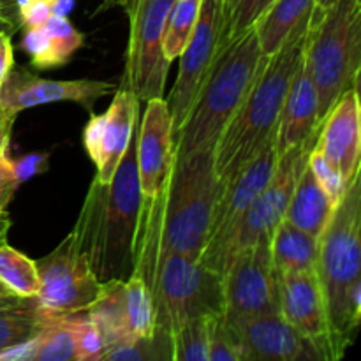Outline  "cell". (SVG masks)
<instances>
[{
    "instance_id": "d6a6232c",
    "label": "cell",
    "mask_w": 361,
    "mask_h": 361,
    "mask_svg": "<svg viewBox=\"0 0 361 361\" xmlns=\"http://www.w3.org/2000/svg\"><path fill=\"white\" fill-rule=\"evenodd\" d=\"M210 317H194L171 331L173 361H208Z\"/></svg>"
},
{
    "instance_id": "4316f807",
    "label": "cell",
    "mask_w": 361,
    "mask_h": 361,
    "mask_svg": "<svg viewBox=\"0 0 361 361\" xmlns=\"http://www.w3.org/2000/svg\"><path fill=\"white\" fill-rule=\"evenodd\" d=\"M0 282L20 298H35L39 274L35 261L21 254L7 242L0 243Z\"/></svg>"
},
{
    "instance_id": "ab89813d",
    "label": "cell",
    "mask_w": 361,
    "mask_h": 361,
    "mask_svg": "<svg viewBox=\"0 0 361 361\" xmlns=\"http://www.w3.org/2000/svg\"><path fill=\"white\" fill-rule=\"evenodd\" d=\"M14 116L6 115V113L0 109V147L11 143V130H13Z\"/></svg>"
},
{
    "instance_id": "3957f363",
    "label": "cell",
    "mask_w": 361,
    "mask_h": 361,
    "mask_svg": "<svg viewBox=\"0 0 361 361\" xmlns=\"http://www.w3.org/2000/svg\"><path fill=\"white\" fill-rule=\"evenodd\" d=\"M316 275L337 361L351 348L360 328L356 296L361 288V171L335 203L317 236Z\"/></svg>"
},
{
    "instance_id": "836d02e7",
    "label": "cell",
    "mask_w": 361,
    "mask_h": 361,
    "mask_svg": "<svg viewBox=\"0 0 361 361\" xmlns=\"http://www.w3.org/2000/svg\"><path fill=\"white\" fill-rule=\"evenodd\" d=\"M74 0H16L18 23L23 28L46 23L51 16H67Z\"/></svg>"
},
{
    "instance_id": "9c48e42d",
    "label": "cell",
    "mask_w": 361,
    "mask_h": 361,
    "mask_svg": "<svg viewBox=\"0 0 361 361\" xmlns=\"http://www.w3.org/2000/svg\"><path fill=\"white\" fill-rule=\"evenodd\" d=\"M173 2L175 0H129L123 6L129 14L130 32L122 85L130 88L140 101L164 97L171 63L164 53V30Z\"/></svg>"
},
{
    "instance_id": "4fadbf2b",
    "label": "cell",
    "mask_w": 361,
    "mask_h": 361,
    "mask_svg": "<svg viewBox=\"0 0 361 361\" xmlns=\"http://www.w3.org/2000/svg\"><path fill=\"white\" fill-rule=\"evenodd\" d=\"M277 162L279 148L277 134H275L249 164L243 166L228 180L219 182L214 214H212L210 229H208V242L200 257L201 263L207 264L219 252L247 208L268 185L277 168Z\"/></svg>"
},
{
    "instance_id": "ba28073f",
    "label": "cell",
    "mask_w": 361,
    "mask_h": 361,
    "mask_svg": "<svg viewBox=\"0 0 361 361\" xmlns=\"http://www.w3.org/2000/svg\"><path fill=\"white\" fill-rule=\"evenodd\" d=\"M314 145H316V141H310L302 147L289 148L288 152L279 155L277 168H275V173L268 185L261 190L259 196L247 208V212L242 215L231 235L222 243L219 252L204 267L224 277L233 257L240 250L261 242H270L275 228L284 219L289 200H291V194L295 190L296 180L309 162V155Z\"/></svg>"
},
{
    "instance_id": "9a60e30c",
    "label": "cell",
    "mask_w": 361,
    "mask_h": 361,
    "mask_svg": "<svg viewBox=\"0 0 361 361\" xmlns=\"http://www.w3.org/2000/svg\"><path fill=\"white\" fill-rule=\"evenodd\" d=\"M115 90L101 80H46L21 67H13L0 85V109L16 118L18 113L51 102H76L92 111L99 99Z\"/></svg>"
},
{
    "instance_id": "f1b7e54d",
    "label": "cell",
    "mask_w": 361,
    "mask_h": 361,
    "mask_svg": "<svg viewBox=\"0 0 361 361\" xmlns=\"http://www.w3.org/2000/svg\"><path fill=\"white\" fill-rule=\"evenodd\" d=\"M126 309L127 324L133 341L148 338L155 334V309L150 289L140 275L133 274L126 279Z\"/></svg>"
},
{
    "instance_id": "ac0fdd59",
    "label": "cell",
    "mask_w": 361,
    "mask_h": 361,
    "mask_svg": "<svg viewBox=\"0 0 361 361\" xmlns=\"http://www.w3.org/2000/svg\"><path fill=\"white\" fill-rule=\"evenodd\" d=\"M281 316L316 349L323 361H334L326 309L316 270L279 275Z\"/></svg>"
},
{
    "instance_id": "8fae6325",
    "label": "cell",
    "mask_w": 361,
    "mask_h": 361,
    "mask_svg": "<svg viewBox=\"0 0 361 361\" xmlns=\"http://www.w3.org/2000/svg\"><path fill=\"white\" fill-rule=\"evenodd\" d=\"M222 27H224V0H201L196 28L180 55V69L169 92L168 108L171 113L175 133L189 115L204 81L222 51Z\"/></svg>"
},
{
    "instance_id": "cb8c5ba5",
    "label": "cell",
    "mask_w": 361,
    "mask_h": 361,
    "mask_svg": "<svg viewBox=\"0 0 361 361\" xmlns=\"http://www.w3.org/2000/svg\"><path fill=\"white\" fill-rule=\"evenodd\" d=\"M270 252L279 275L314 271L317 263V236L282 219L271 235Z\"/></svg>"
},
{
    "instance_id": "1f68e13d",
    "label": "cell",
    "mask_w": 361,
    "mask_h": 361,
    "mask_svg": "<svg viewBox=\"0 0 361 361\" xmlns=\"http://www.w3.org/2000/svg\"><path fill=\"white\" fill-rule=\"evenodd\" d=\"M74 338V361H99L106 353L104 335L87 310L62 316Z\"/></svg>"
},
{
    "instance_id": "5b68a950",
    "label": "cell",
    "mask_w": 361,
    "mask_h": 361,
    "mask_svg": "<svg viewBox=\"0 0 361 361\" xmlns=\"http://www.w3.org/2000/svg\"><path fill=\"white\" fill-rule=\"evenodd\" d=\"M267 60L254 28L219 53L189 115L175 133V157L215 150Z\"/></svg>"
},
{
    "instance_id": "d6986e66",
    "label": "cell",
    "mask_w": 361,
    "mask_h": 361,
    "mask_svg": "<svg viewBox=\"0 0 361 361\" xmlns=\"http://www.w3.org/2000/svg\"><path fill=\"white\" fill-rule=\"evenodd\" d=\"M314 150L345 185L361 171V106L349 88L319 126Z\"/></svg>"
},
{
    "instance_id": "8992f818",
    "label": "cell",
    "mask_w": 361,
    "mask_h": 361,
    "mask_svg": "<svg viewBox=\"0 0 361 361\" xmlns=\"http://www.w3.org/2000/svg\"><path fill=\"white\" fill-rule=\"evenodd\" d=\"M305 63L316 83L323 122L335 102L353 88L361 67V0H337L323 13L314 11Z\"/></svg>"
},
{
    "instance_id": "6da1fadb",
    "label": "cell",
    "mask_w": 361,
    "mask_h": 361,
    "mask_svg": "<svg viewBox=\"0 0 361 361\" xmlns=\"http://www.w3.org/2000/svg\"><path fill=\"white\" fill-rule=\"evenodd\" d=\"M217 190L214 152L175 157L164 192L141 207L134 274H143L161 254L178 252L200 259Z\"/></svg>"
},
{
    "instance_id": "ee69618b",
    "label": "cell",
    "mask_w": 361,
    "mask_h": 361,
    "mask_svg": "<svg viewBox=\"0 0 361 361\" xmlns=\"http://www.w3.org/2000/svg\"><path fill=\"white\" fill-rule=\"evenodd\" d=\"M129 0H104L101 9H106V7H113V6H126Z\"/></svg>"
},
{
    "instance_id": "e0dca14e",
    "label": "cell",
    "mask_w": 361,
    "mask_h": 361,
    "mask_svg": "<svg viewBox=\"0 0 361 361\" xmlns=\"http://www.w3.org/2000/svg\"><path fill=\"white\" fill-rule=\"evenodd\" d=\"M226 317L243 361H300L321 360L316 349L281 316L233 319Z\"/></svg>"
},
{
    "instance_id": "f546056e",
    "label": "cell",
    "mask_w": 361,
    "mask_h": 361,
    "mask_svg": "<svg viewBox=\"0 0 361 361\" xmlns=\"http://www.w3.org/2000/svg\"><path fill=\"white\" fill-rule=\"evenodd\" d=\"M201 0H175L168 13L164 30V53L166 59L173 62L182 55L196 28L200 18Z\"/></svg>"
},
{
    "instance_id": "603a6c76",
    "label": "cell",
    "mask_w": 361,
    "mask_h": 361,
    "mask_svg": "<svg viewBox=\"0 0 361 361\" xmlns=\"http://www.w3.org/2000/svg\"><path fill=\"white\" fill-rule=\"evenodd\" d=\"M316 0H275L254 30L267 56L274 55L296 28L310 23Z\"/></svg>"
},
{
    "instance_id": "74e56055",
    "label": "cell",
    "mask_w": 361,
    "mask_h": 361,
    "mask_svg": "<svg viewBox=\"0 0 361 361\" xmlns=\"http://www.w3.org/2000/svg\"><path fill=\"white\" fill-rule=\"evenodd\" d=\"M9 32H0V85L14 67V49Z\"/></svg>"
},
{
    "instance_id": "2e32d148",
    "label": "cell",
    "mask_w": 361,
    "mask_h": 361,
    "mask_svg": "<svg viewBox=\"0 0 361 361\" xmlns=\"http://www.w3.org/2000/svg\"><path fill=\"white\" fill-rule=\"evenodd\" d=\"M136 137V162L143 203L164 192L175 162V127L164 97L147 101Z\"/></svg>"
},
{
    "instance_id": "484cf974",
    "label": "cell",
    "mask_w": 361,
    "mask_h": 361,
    "mask_svg": "<svg viewBox=\"0 0 361 361\" xmlns=\"http://www.w3.org/2000/svg\"><path fill=\"white\" fill-rule=\"evenodd\" d=\"M48 321L37 300L30 298L23 305L0 310V355L14 345L34 338Z\"/></svg>"
},
{
    "instance_id": "277c9868",
    "label": "cell",
    "mask_w": 361,
    "mask_h": 361,
    "mask_svg": "<svg viewBox=\"0 0 361 361\" xmlns=\"http://www.w3.org/2000/svg\"><path fill=\"white\" fill-rule=\"evenodd\" d=\"M309 28L310 23L296 28L288 41L268 56L267 66L245 101L219 137L214 150V168L219 182L228 180L249 164L270 137L277 134L279 116L289 85L305 55Z\"/></svg>"
},
{
    "instance_id": "7c38bea8",
    "label": "cell",
    "mask_w": 361,
    "mask_h": 361,
    "mask_svg": "<svg viewBox=\"0 0 361 361\" xmlns=\"http://www.w3.org/2000/svg\"><path fill=\"white\" fill-rule=\"evenodd\" d=\"M224 314L233 319L281 314L279 274L271 263L270 242L245 247L233 257L222 277Z\"/></svg>"
},
{
    "instance_id": "44dd1931",
    "label": "cell",
    "mask_w": 361,
    "mask_h": 361,
    "mask_svg": "<svg viewBox=\"0 0 361 361\" xmlns=\"http://www.w3.org/2000/svg\"><path fill=\"white\" fill-rule=\"evenodd\" d=\"M83 44V34L67 16H51L46 23L23 28L21 48L37 69L63 66Z\"/></svg>"
},
{
    "instance_id": "30bf717a",
    "label": "cell",
    "mask_w": 361,
    "mask_h": 361,
    "mask_svg": "<svg viewBox=\"0 0 361 361\" xmlns=\"http://www.w3.org/2000/svg\"><path fill=\"white\" fill-rule=\"evenodd\" d=\"M39 274L37 300L39 309L48 316L87 310L97 298L101 281L95 277L90 263L80 252L69 235L53 252L35 261Z\"/></svg>"
},
{
    "instance_id": "60d3db41",
    "label": "cell",
    "mask_w": 361,
    "mask_h": 361,
    "mask_svg": "<svg viewBox=\"0 0 361 361\" xmlns=\"http://www.w3.org/2000/svg\"><path fill=\"white\" fill-rule=\"evenodd\" d=\"M11 228V219L7 214H2L0 215V243L6 242L7 238V231H9Z\"/></svg>"
},
{
    "instance_id": "83f0119b",
    "label": "cell",
    "mask_w": 361,
    "mask_h": 361,
    "mask_svg": "<svg viewBox=\"0 0 361 361\" xmlns=\"http://www.w3.org/2000/svg\"><path fill=\"white\" fill-rule=\"evenodd\" d=\"M28 361H74V338L62 316H48L42 330L30 338Z\"/></svg>"
},
{
    "instance_id": "8d00e7d4",
    "label": "cell",
    "mask_w": 361,
    "mask_h": 361,
    "mask_svg": "<svg viewBox=\"0 0 361 361\" xmlns=\"http://www.w3.org/2000/svg\"><path fill=\"white\" fill-rule=\"evenodd\" d=\"M49 166V154H30L25 157L14 161V169H16L18 180L25 182V180L32 178L35 175H41L48 169Z\"/></svg>"
},
{
    "instance_id": "4dcf8cb0",
    "label": "cell",
    "mask_w": 361,
    "mask_h": 361,
    "mask_svg": "<svg viewBox=\"0 0 361 361\" xmlns=\"http://www.w3.org/2000/svg\"><path fill=\"white\" fill-rule=\"evenodd\" d=\"M275 0H224V27H222V49L235 39L256 27Z\"/></svg>"
},
{
    "instance_id": "f35d334b",
    "label": "cell",
    "mask_w": 361,
    "mask_h": 361,
    "mask_svg": "<svg viewBox=\"0 0 361 361\" xmlns=\"http://www.w3.org/2000/svg\"><path fill=\"white\" fill-rule=\"evenodd\" d=\"M18 28V21L11 16L9 9H7V4L4 0H0V32H9L13 34Z\"/></svg>"
},
{
    "instance_id": "b9f144b4",
    "label": "cell",
    "mask_w": 361,
    "mask_h": 361,
    "mask_svg": "<svg viewBox=\"0 0 361 361\" xmlns=\"http://www.w3.org/2000/svg\"><path fill=\"white\" fill-rule=\"evenodd\" d=\"M335 2H337V0H316V7H314V11H316V13H323V11H326L328 7L334 6Z\"/></svg>"
},
{
    "instance_id": "d4e9b609",
    "label": "cell",
    "mask_w": 361,
    "mask_h": 361,
    "mask_svg": "<svg viewBox=\"0 0 361 361\" xmlns=\"http://www.w3.org/2000/svg\"><path fill=\"white\" fill-rule=\"evenodd\" d=\"M104 335L106 351L115 345L133 342L126 309V279L101 282L97 298L87 309Z\"/></svg>"
},
{
    "instance_id": "7bdbcfd3",
    "label": "cell",
    "mask_w": 361,
    "mask_h": 361,
    "mask_svg": "<svg viewBox=\"0 0 361 361\" xmlns=\"http://www.w3.org/2000/svg\"><path fill=\"white\" fill-rule=\"evenodd\" d=\"M353 88H355L356 97H358L360 106H361V67H360L358 74H356V78H355V85H353Z\"/></svg>"
},
{
    "instance_id": "52a82bcc",
    "label": "cell",
    "mask_w": 361,
    "mask_h": 361,
    "mask_svg": "<svg viewBox=\"0 0 361 361\" xmlns=\"http://www.w3.org/2000/svg\"><path fill=\"white\" fill-rule=\"evenodd\" d=\"M140 277L150 289L157 330L171 334L194 317L224 312L222 277L197 257L161 254Z\"/></svg>"
},
{
    "instance_id": "5bb4252c",
    "label": "cell",
    "mask_w": 361,
    "mask_h": 361,
    "mask_svg": "<svg viewBox=\"0 0 361 361\" xmlns=\"http://www.w3.org/2000/svg\"><path fill=\"white\" fill-rule=\"evenodd\" d=\"M140 99L130 88L120 87L109 108L101 115H90L83 130L88 157L95 164V178L109 183L133 141Z\"/></svg>"
},
{
    "instance_id": "d590c367",
    "label": "cell",
    "mask_w": 361,
    "mask_h": 361,
    "mask_svg": "<svg viewBox=\"0 0 361 361\" xmlns=\"http://www.w3.org/2000/svg\"><path fill=\"white\" fill-rule=\"evenodd\" d=\"M20 187L14 161L9 157V145L0 147V215L7 214V207L13 201Z\"/></svg>"
},
{
    "instance_id": "ffe728a7",
    "label": "cell",
    "mask_w": 361,
    "mask_h": 361,
    "mask_svg": "<svg viewBox=\"0 0 361 361\" xmlns=\"http://www.w3.org/2000/svg\"><path fill=\"white\" fill-rule=\"evenodd\" d=\"M319 95L316 83L312 80L309 67L305 63V55L293 76L279 116L277 127V148L279 155L289 148L302 147L317 140L319 133Z\"/></svg>"
},
{
    "instance_id": "bcb514c9",
    "label": "cell",
    "mask_w": 361,
    "mask_h": 361,
    "mask_svg": "<svg viewBox=\"0 0 361 361\" xmlns=\"http://www.w3.org/2000/svg\"><path fill=\"white\" fill-rule=\"evenodd\" d=\"M356 319L361 324V288L358 291V296H356Z\"/></svg>"
},
{
    "instance_id": "7402d4cb",
    "label": "cell",
    "mask_w": 361,
    "mask_h": 361,
    "mask_svg": "<svg viewBox=\"0 0 361 361\" xmlns=\"http://www.w3.org/2000/svg\"><path fill=\"white\" fill-rule=\"evenodd\" d=\"M334 208L335 201L331 200L330 194L326 192L323 183L314 173V169L307 162V166L296 180L284 221L291 222L293 226L303 229L309 235L319 236Z\"/></svg>"
},
{
    "instance_id": "7a4b0ae2",
    "label": "cell",
    "mask_w": 361,
    "mask_h": 361,
    "mask_svg": "<svg viewBox=\"0 0 361 361\" xmlns=\"http://www.w3.org/2000/svg\"><path fill=\"white\" fill-rule=\"evenodd\" d=\"M143 194L136 162V137L109 183L94 176L71 231L74 243L101 282L129 279L136 268L137 229Z\"/></svg>"
},
{
    "instance_id": "f6af8a7d",
    "label": "cell",
    "mask_w": 361,
    "mask_h": 361,
    "mask_svg": "<svg viewBox=\"0 0 361 361\" xmlns=\"http://www.w3.org/2000/svg\"><path fill=\"white\" fill-rule=\"evenodd\" d=\"M16 295H13V293L9 291V289L6 288V286L0 282V300H7V298H14Z\"/></svg>"
},
{
    "instance_id": "e575fe53",
    "label": "cell",
    "mask_w": 361,
    "mask_h": 361,
    "mask_svg": "<svg viewBox=\"0 0 361 361\" xmlns=\"http://www.w3.org/2000/svg\"><path fill=\"white\" fill-rule=\"evenodd\" d=\"M208 361H243L224 312L215 314L208 321Z\"/></svg>"
}]
</instances>
